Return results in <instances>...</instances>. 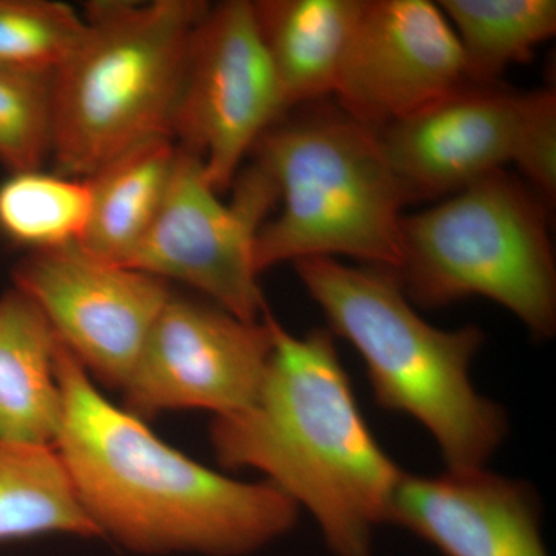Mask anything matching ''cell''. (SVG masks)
Instances as JSON below:
<instances>
[{"label":"cell","mask_w":556,"mask_h":556,"mask_svg":"<svg viewBox=\"0 0 556 556\" xmlns=\"http://www.w3.org/2000/svg\"><path fill=\"white\" fill-rule=\"evenodd\" d=\"M388 522L422 538L444 556H548L535 490L485 467L439 477L404 473Z\"/></svg>","instance_id":"cell-13"},{"label":"cell","mask_w":556,"mask_h":556,"mask_svg":"<svg viewBox=\"0 0 556 556\" xmlns=\"http://www.w3.org/2000/svg\"><path fill=\"white\" fill-rule=\"evenodd\" d=\"M288 112L334 94L362 0L252 2Z\"/></svg>","instance_id":"cell-15"},{"label":"cell","mask_w":556,"mask_h":556,"mask_svg":"<svg viewBox=\"0 0 556 556\" xmlns=\"http://www.w3.org/2000/svg\"><path fill=\"white\" fill-rule=\"evenodd\" d=\"M548 204L501 169L402 219L396 276L409 302L441 308L485 298L538 339L556 329Z\"/></svg>","instance_id":"cell-6"},{"label":"cell","mask_w":556,"mask_h":556,"mask_svg":"<svg viewBox=\"0 0 556 556\" xmlns=\"http://www.w3.org/2000/svg\"><path fill=\"white\" fill-rule=\"evenodd\" d=\"M177 153L174 139H156L86 178L91 208L79 247L102 262L127 266L163 204Z\"/></svg>","instance_id":"cell-16"},{"label":"cell","mask_w":556,"mask_h":556,"mask_svg":"<svg viewBox=\"0 0 556 556\" xmlns=\"http://www.w3.org/2000/svg\"><path fill=\"white\" fill-rule=\"evenodd\" d=\"M526 91L466 84L378 131L408 203L450 197L514 161Z\"/></svg>","instance_id":"cell-12"},{"label":"cell","mask_w":556,"mask_h":556,"mask_svg":"<svg viewBox=\"0 0 556 556\" xmlns=\"http://www.w3.org/2000/svg\"><path fill=\"white\" fill-rule=\"evenodd\" d=\"M51 533L101 538L53 445L0 442V543Z\"/></svg>","instance_id":"cell-17"},{"label":"cell","mask_w":556,"mask_h":556,"mask_svg":"<svg viewBox=\"0 0 556 556\" xmlns=\"http://www.w3.org/2000/svg\"><path fill=\"white\" fill-rule=\"evenodd\" d=\"M331 331L367 367L376 402L416 419L447 470L485 467L507 437L506 413L475 390L470 365L484 345L475 325L441 329L413 308L394 270L353 268L338 258L294 263Z\"/></svg>","instance_id":"cell-3"},{"label":"cell","mask_w":556,"mask_h":556,"mask_svg":"<svg viewBox=\"0 0 556 556\" xmlns=\"http://www.w3.org/2000/svg\"><path fill=\"white\" fill-rule=\"evenodd\" d=\"M89 181L43 170L0 182V236L28 252L79 244L89 226Z\"/></svg>","instance_id":"cell-19"},{"label":"cell","mask_w":556,"mask_h":556,"mask_svg":"<svg viewBox=\"0 0 556 556\" xmlns=\"http://www.w3.org/2000/svg\"><path fill=\"white\" fill-rule=\"evenodd\" d=\"M56 375L54 448L101 536L141 555L243 556L298 525V504L268 481L217 473L112 404L60 339Z\"/></svg>","instance_id":"cell-1"},{"label":"cell","mask_w":556,"mask_h":556,"mask_svg":"<svg viewBox=\"0 0 556 556\" xmlns=\"http://www.w3.org/2000/svg\"><path fill=\"white\" fill-rule=\"evenodd\" d=\"M288 109L254 7H207L190 43L172 139L203 164L218 193L232 186L260 138Z\"/></svg>","instance_id":"cell-8"},{"label":"cell","mask_w":556,"mask_h":556,"mask_svg":"<svg viewBox=\"0 0 556 556\" xmlns=\"http://www.w3.org/2000/svg\"><path fill=\"white\" fill-rule=\"evenodd\" d=\"M252 153L281 200L280 214L263 223L255 239L258 274L340 255L397 273L408 200L378 131L339 109L278 121Z\"/></svg>","instance_id":"cell-5"},{"label":"cell","mask_w":556,"mask_h":556,"mask_svg":"<svg viewBox=\"0 0 556 556\" xmlns=\"http://www.w3.org/2000/svg\"><path fill=\"white\" fill-rule=\"evenodd\" d=\"M468 84L452 25L428 0H362L334 97L380 131Z\"/></svg>","instance_id":"cell-11"},{"label":"cell","mask_w":556,"mask_h":556,"mask_svg":"<svg viewBox=\"0 0 556 556\" xmlns=\"http://www.w3.org/2000/svg\"><path fill=\"white\" fill-rule=\"evenodd\" d=\"M511 163L526 185L548 206L556 195V94L554 90L526 91L525 118Z\"/></svg>","instance_id":"cell-22"},{"label":"cell","mask_w":556,"mask_h":556,"mask_svg":"<svg viewBox=\"0 0 556 556\" xmlns=\"http://www.w3.org/2000/svg\"><path fill=\"white\" fill-rule=\"evenodd\" d=\"M438 7L455 31L470 84H496L556 33L554 0H441Z\"/></svg>","instance_id":"cell-18"},{"label":"cell","mask_w":556,"mask_h":556,"mask_svg":"<svg viewBox=\"0 0 556 556\" xmlns=\"http://www.w3.org/2000/svg\"><path fill=\"white\" fill-rule=\"evenodd\" d=\"M273 345L269 311L247 321L172 294L121 390L123 408L141 420L178 409L240 412L257 396Z\"/></svg>","instance_id":"cell-9"},{"label":"cell","mask_w":556,"mask_h":556,"mask_svg":"<svg viewBox=\"0 0 556 556\" xmlns=\"http://www.w3.org/2000/svg\"><path fill=\"white\" fill-rule=\"evenodd\" d=\"M207 7L87 3L83 38L53 75L56 174L86 179L131 149L172 139L190 43Z\"/></svg>","instance_id":"cell-4"},{"label":"cell","mask_w":556,"mask_h":556,"mask_svg":"<svg viewBox=\"0 0 556 556\" xmlns=\"http://www.w3.org/2000/svg\"><path fill=\"white\" fill-rule=\"evenodd\" d=\"M232 186L230 203L219 200L201 161L178 148L163 204L126 268L188 285L232 316L258 321L268 308L255 239L278 193L257 163L240 170Z\"/></svg>","instance_id":"cell-7"},{"label":"cell","mask_w":556,"mask_h":556,"mask_svg":"<svg viewBox=\"0 0 556 556\" xmlns=\"http://www.w3.org/2000/svg\"><path fill=\"white\" fill-rule=\"evenodd\" d=\"M58 336L28 295H0V442L53 445L62 394L56 375Z\"/></svg>","instance_id":"cell-14"},{"label":"cell","mask_w":556,"mask_h":556,"mask_svg":"<svg viewBox=\"0 0 556 556\" xmlns=\"http://www.w3.org/2000/svg\"><path fill=\"white\" fill-rule=\"evenodd\" d=\"M270 328L257 396L211 424L215 457L230 470L260 471L305 507L336 556H371L404 471L368 430L331 331L298 338L273 316Z\"/></svg>","instance_id":"cell-2"},{"label":"cell","mask_w":556,"mask_h":556,"mask_svg":"<svg viewBox=\"0 0 556 556\" xmlns=\"http://www.w3.org/2000/svg\"><path fill=\"white\" fill-rule=\"evenodd\" d=\"M13 281L90 378L118 390L172 298L167 281L102 262L79 244L28 252L14 266Z\"/></svg>","instance_id":"cell-10"},{"label":"cell","mask_w":556,"mask_h":556,"mask_svg":"<svg viewBox=\"0 0 556 556\" xmlns=\"http://www.w3.org/2000/svg\"><path fill=\"white\" fill-rule=\"evenodd\" d=\"M53 149V75L0 68V164L42 170Z\"/></svg>","instance_id":"cell-21"},{"label":"cell","mask_w":556,"mask_h":556,"mask_svg":"<svg viewBox=\"0 0 556 556\" xmlns=\"http://www.w3.org/2000/svg\"><path fill=\"white\" fill-rule=\"evenodd\" d=\"M84 30V17L67 3L0 0V68L54 75Z\"/></svg>","instance_id":"cell-20"}]
</instances>
